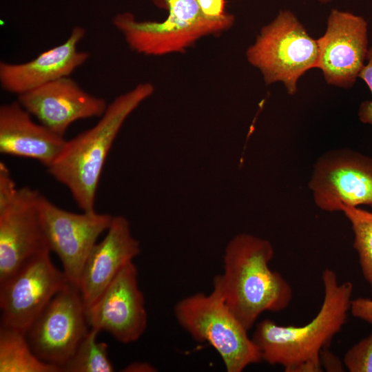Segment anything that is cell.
<instances>
[{
  "label": "cell",
  "mask_w": 372,
  "mask_h": 372,
  "mask_svg": "<svg viewBox=\"0 0 372 372\" xmlns=\"http://www.w3.org/2000/svg\"><path fill=\"white\" fill-rule=\"evenodd\" d=\"M273 255L268 240L237 234L225 249L223 272L214 278L213 289L248 331L263 312L282 311L292 300L290 284L269 267Z\"/></svg>",
  "instance_id": "1"
},
{
  "label": "cell",
  "mask_w": 372,
  "mask_h": 372,
  "mask_svg": "<svg viewBox=\"0 0 372 372\" xmlns=\"http://www.w3.org/2000/svg\"><path fill=\"white\" fill-rule=\"evenodd\" d=\"M324 298L320 311L307 324L282 326L270 319L257 324L251 339L262 360L281 365L286 372H321L322 349L346 323L352 300L353 284H340L336 273L325 269L322 273Z\"/></svg>",
  "instance_id": "2"
},
{
  "label": "cell",
  "mask_w": 372,
  "mask_h": 372,
  "mask_svg": "<svg viewBox=\"0 0 372 372\" xmlns=\"http://www.w3.org/2000/svg\"><path fill=\"white\" fill-rule=\"evenodd\" d=\"M149 83L137 85L108 104L90 129L67 141L50 174L65 185L83 211H94L100 176L109 151L127 116L154 92Z\"/></svg>",
  "instance_id": "3"
},
{
  "label": "cell",
  "mask_w": 372,
  "mask_h": 372,
  "mask_svg": "<svg viewBox=\"0 0 372 372\" xmlns=\"http://www.w3.org/2000/svg\"><path fill=\"white\" fill-rule=\"evenodd\" d=\"M179 325L195 341L207 342L220 355L227 372H242L262 361L248 330L228 309L218 291L185 297L174 307Z\"/></svg>",
  "instance_id": "4"
},
{
  "label": "cell",
  "mask_w": 372,
  "mask_h": 372,
  "mask_svg": "<svg viewBox=\"0 0 372 372\" xmlns=\"http://www.w3.org/2000/svg\"><path fill=\"white\" fill-rule=\"evenodd\" d=\"M246 56L260 70L266 85L281 82L293 95L300 78L317 67L318 43L293 12L282 10L262 27Z\"/></svg>",
  "instance_id": "5"
},
{
  "label": "cell",
  "mask_w": 372,
  "mask_h": 372,
  "mask_svg": "<svg viewBox=\"0 0 372 372\" xmlns=\"http://www.w3.org/2000/svg\"><path fill=\"white\" fill-rule=\"evenodd\" d=\"M166 9L163 21L136 19L131 12L116 14L113 25L122 33L134 51L148 56L183 52L200 38L220 33L228 28L206 19L197 0H154Z\"/></svg>",
  "instance_id": "6"
},
{
  "label": "cell",
  "mask_w": 372,
  "mask_h": 372,
  "mask_svg": "<svg viewBox=\"0 0 372 372\" xmlns=\"http://www.w3.org/2000/svg\"><path fill=\"white\" fill-rule=\"evenodd\" d=\"M45 249L0 282L1 326L26 332L53 297L70 282Z\"/></svg>",
  "instance_id": "7"
},
{
  "label": "cell",
  "mask_w": 372,
  "mask_h": 372,
  "mask_svg": "<svg viewBox=\"0 0 372 372\" xmlns=\"http://www.w3.org/2000/svg\"><path fill=\"white\" fill-rule=\"evenodd\" d=\"M88 325L79 289L69 282L53 297L25 333L37 356L62 371L89 331Z\"/></svg>",
  "instance_id": "8"
},
{
  "label": "cell",
  "mask_w": 372,
  "mask_h": 372,
  "mask_svg": "<svg viewBox=\"0 0 372 372\" xmlns=\"http://www.w3.org/2000/svg\"><path fill=\"white\" fill-rule=\"evenodd\" d=\"M308 187L322 211L372 207V158L350 149L329 150L314 163Z\"/></svg>",
  "instance_id": "9"
},
{
  "label": "cell",
  "mask_w": 372,
  "mask_h": 372,
  "mask_svg": "<svg viewBox=\"0 0 372 372\" xmlns=\"http://www.w3.org/2000/svg\"><path fill=\"white\" fill-rule=\"evenodd\" d=\"M40 221L47 247L59 257L68 281L77 286L86 259L113 216L95 211L76 214L64 210L41 194Z\"/></svg>",
  "instance_id": "10"
},
{
  "label": "cell",
  "mask_w": 372,
  "mask_h": 372,
  "mask_svg": "<svg viewBox=\"0 0 372 372\" xmlns=\"http://www.w3.org/2000/svg\"><path fill=\"white\" fill-rule=\"evenodd\" d=\"M316 68L329 85L349 88L353 86L366 61L368 25L361 16L331 9L324 34L317 39Z\"/></svg>",
  "instance_id": "11"
},
{
  "label": "cell",
  "mask_w": 372,
  "mask_h": 372,
  "mask_svg": "<svg viewBox=\"0 0 372 372\" xmlns=\"http://www.w3.org/2000/svg\"><path fill=\"white\" fill-rule=\"evenodd\" d=\"M86 316L91 328L108 332L120 342H134L142 336L147 326V313L133 261L120 271L86 309Z\"/></svg>",
  "instance_id": "12"
},
{
  "label": "cell",
  "mask_w": 372,
  "mask_h": 372,
  "mask_svg": "<svg viewBox=\"0 0 372 372\" xmlns=\"http://www.w3.org/2000/svg\"><path fill=\"white\" fill-rule=\"evenodd\" d=\"M40 196L36 189L23 187L0 211V282L28 259L48 249L40 221Z\"/></svg>",
  "instance_id": "13"
},
{
  "label": "cell",
  "mask_w": 372,
  "mask_h": 372,
  "mask_svg": "<svg viewBox=\"0 0 372 372\" xmlns=\"http://www.w3.org/2000/svg\"><path fill=\"white\" fill-rule=\"evenodd\" d=\"M17 101L41 124L61 136L78 120L101 117L108 105L104 99L87 93L69 76L20 94Z\"/></svg>",
  "instance_id": "14"
},
{
  "label": "cell",
  "mask_w": 372,
  "mask_h": 372,
  "mask_svg": "<svg viewBox=\"0 0 372 372\" xmlns=\"http://www.w3.org/2000/svg\"><path fill=\"white\" fill-rule=\"evenodd\" d=\"M104 238L96 243L83 267L78 287L85 309L102 294L120 271L141 252L128 220L113 216Z\"/></svg>",
  "instance_id": "15"
},
{
  "label": "cell",
  "mask_w": 372,
  "mask_h": 372,
  "mask_svg": "<svg viewBox=\"0 0 372 372\" xmlns=\"http://www.w3.org/2000/svg\"><path fill=\"white\" fill-rule=\"evenodd\" d=\"M81 26L73 28L67 40L32 60L22 63H0L2 88L18 96L62 77L69 76L89 58L77 45L85 35Z\"/></svg>",
  "instance_id": "16"
},
{
  "label": "cell",
  "mask_w": 372,
  "mask_h": 372,
  "mask_svg": "<svg viewBox=\"0 0 372 372\" xmlns=\"http://www.w3.org/2000/svg\"><path fill=\"white\" fill-rule=\"evenodd\" d=\"M18 101L0 107V152L32 158L49 167L62 152L66 140L32 121Z\"/></svg>",
  "instance_id": "17"
},
{
  "label": "cell",
  "mask_w": 372,
  "mask_h": 372,
  "mask_svg": "<svg viewBox=\"0 0 372 372\" xmlns=\"http://www.w3.org/2000/svg\"><path fill=\"white\" fill-rule=\"evenodd\" d=\"M0 372H61V370L37 356L25 332L1 326Z\"/></svg>",
  "instance_id": "18"
},
{
  "label": "cell",
  "mask_w": 372,
  "mask_h": 372,
  "mask_svg": "<svg viewBox=\"0 0 372 372\" xmlns=\"http://www.w3.org/2000/svg\"><path fill=\"white\" fill-rule=\"evenodd\" d=\"M100 331L91 328L81 340L74 353L62 368L64 372H112L108 357V345L99 342Z\"/></svg>",
  "instance_id": "19"
},
{
  "label": "cell",
  "mask_w": 372,
  "mask_h": 372,
  "mask_svg": "<svg viewBox=\"0 0 372 372\" xmlns=\"http://www.w3.org/2000/svg\"><path fill=\"white\" fill-rule=\"evenodd\" d=\"M340 211L351 223L354 234L353 247L372 294V212L347 205H343Z\"/></svg>",
  "instance_id": "20"
},
{
  "label": "cell",
  "mask_w": 372,
  "mask_h": 372,
  "mask_svg": "<svg viewBox=\"0 0 372 372\" xmlns=\"http://www.w3.org/2000/svg\"><path fill=\"white\" fill-rule=\"evenodd\" d=\"M343 362L350 372H372V330L345 353Z\"/></svg>",
  "instance_id": "21"
},
{
  "label": "cell",
  "mask_w": 372,
  "mask_h": 372,
  "mask_svg": "<svg viewBox=\"0 0 372 372\" xmlns=\"http://www.w3.org/2000/svg\"><path fill=\"white\" fill-rule=\"evenodd\" d=\"M203 15L207 19L225 25L228 29L234 23L235 18L226 10L225 0H197Z\"/></svg>",
  "instance_id": "22"
},
{
  "label": "cell",
  "mask_w": 372,
  "mask_h": 372,
  "mask_svg": "<svg viewBox=\"0 0 372 372\" xmlns=\"http://www.w3.org/2000/svg\"><path fill=\"white\" fill-rule=\"evenodd\" d=\"M18 189L9 169L3 162L0 163V211L8 206L16 197Z\"/></svg>",
  "instance_id": "23"
},
{
  "label": "cell",
  "mask_w": 372,
  "mask_h": 372,
  "mask_svg": "<svg viewBox=\"0 0 372 372\" xmlns=\"http://www.w3.org/2000/svg\"><path fill=\"white\" fill-rule=\"evenodd\" d=\"M350 312L355 318L372 325V299L360 297L352 300Z\"/></svg>",
  "instance_id": "24"
},
{
  "label": "cell",
  "mask_w": 372,
  "mask_h": 372,
  "mask_svg": "<svg viewBox=\"0 0 372 372\" xmlns=\"http://www.w3.org/2000/svg\"><path fill=\"white\" fill-rule=\"evenodd\" d=\"M320 360L323 371L327 372H341L344 371V362L328 347L321 350Z\"/></svg>",
  "instance_id": "25"
},
{
  "label": "cell",
  "mask_w": 372,
  "mask_h": 372,
  "mask_svg": "<svg viewBox=\"0 0 372 372\" xmlns=\"http://www.w3.org/2000/svg\"><path fill=\"white\" fill-rule=\"evenodd\" d=\"M365 61L366 62L362 67L358 78L366 83L372 94V45L369 48Z\"/></svg>",
  "instance_id": "26"
},
{
  "label": "cell",
  "mask_w": 372,
  "mask_h": 372,
  "mask_svg": "<svg viewBox=\"0 0 372 372\" xmlns=\"http://www.w3.org/2000/svg\"><path fill=\"white\" fill-rule=\"evenodd\" d=\"M358 116L362 123L372 125V101H366L361 103Z\"/></svg>",
  "instance_id": "27"
},
{
  "label": "cell",
  "mask_w": 372,
  "mask_h": 372,
  "mask_svg": "<svg viewBox=\"0 0 372 372\" xmlns=\"http://www.w3.org/2000/svg\"><path fill=\"white\" fill-rule=\"evenodd\" d=\"M122 371L125 372H154L157 370L149 363L135 362L127 365Z\"/></svg>",
  "instance_id": "28"
},
{
  "label": "cell",
  "mask_w": 372,
  "mask_h": 372,
  "mask_svg": "<svg viewBox=\"0 0 372 372\" xmlns=\"http://www.w3.org/2000/svg\"><path fill=\"white\" fill-rule=\"evenodd\" d=\"M319 3L326 4L331 3L333 0H317Z\"/></svg>",
  "instance_id": "29"
}]
</instances>
